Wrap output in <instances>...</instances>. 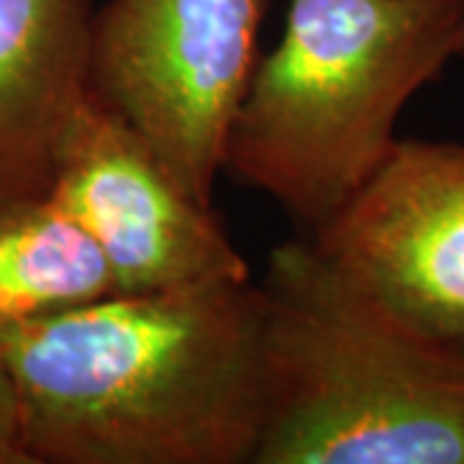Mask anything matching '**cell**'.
<instances>
[{"label": "cell", "mask_w": 464, "mask_h": 464, "mask_svg": "<svg viewBox=\"0 0 464 464\" xmlns=\"http://www.w3.org/2000/svg\"><path fill=\"white\" fill-rule=\"evenodd\" d=\"M32 464H253L264 420L253 279L114 292L0 325Z\"/></svg>", "instance_id": "obj_1"}, {"label": "cell", "mask_w": 464, "mask_h": 464, "mask_svg": "<svg viewBox=\"0 0 464 464\" xmlns=\"http://www.w3.org/2000/svg\"><path fill=\"white\" fill-rule=\"evenodd\" d=\"M261 286L264 420L253 464H464V353L328 264L271 250Z\"/></svg>", "instance_id": "obj_2"}, {"label": "cell", "mask_w": 464, "mask_h": 464, "mask_svg": "<svg viewBox=\"0 0 464 464\" xmlns=\"http://www.w3.org/2000/svg\"><path fill=\"white\" fill-rule=\"evenodd\" d=\"M462 14L464 0H289L222 170L317 232L387 160L408 101L459 57Z\"/></svg>", "instance_id": "obj_3"}, {"label": "cell", "mask_w": 464, "mask_h": 464, "mask_svg": "<svg viewBox=\"0 0 464 464\" xmlns=\"http://www.w3.org/2000/svg\"><path fill=\"white\" fill-rule=\"evenodd\" d=\"M266 8L268 0H106L93 14L88 93L204 204L258 63Z\"/></svg>", "instance_id": "obj_4"}, {"label": "cell", "mask_w": 464, "mask_h": 464, "mask_svg": "<svg viewBox=\"0 0 464 464\" xmlns=\"http://www.w3.org/2000/svg\"><path fill=\"white\" fill-rule=\"evenodd\" d=\"M50 197L96 240L119 292L250 279L212 204L91 93L60 140Z\"/></svg>", "instance_id": "obj_5"}, {"label": "cell", "mask_w": 464, "mask_h": 464, "mask_svg": "<svg viewBox=\"0 0 464 464\" xmlns=\"http://www.w3.org/2000/svg\"><path fill=\"white\" fill-rule=\"evenodd\" d=\"M307 237L351 282L464 353V142L398 140Z\"/></svg>", "instance_id": "obj_6"}, {"label": "cell", "mask_w": 464, "mask_h": 464, "mask_svg": "<svg viewBox=\"0 0 464 464\" xmlns=\"http://www.w3.org/2000/svg\"><path fill=\"white\" fill-rule=\"evenodd\" d=\"M93 0H0V201L47 197L88 93Z\"/></svg>", "instance_id": "obj_7"}, {"label": "cell", "mask_w": 464, "mask_h": 464, "mask_svg": "<svg viewBox=\"0 0 464 464\" xmlns=\"http://www.w3.org/2000/svg\"><path fill=\"white\" fill-rule=\"evenodd\" d=\"M119 292L96 240L47 197L0 201V325Z\"/></svg>", "instance_id": "obj_8"}, {"label": "cell", "mask_w": 464, "mask_h": 464, "mask_svg": "<svg viewBox=\"0 0 464 464\" xmlns=\"http://www.w3.org/2000/svg\"><path fill=\"white\" fill-rule=\"evenodd\" d=\"M0 464H32L21 441L16 390L0 356Z\"/></svg>", "instance_id": "obj_9"}, {"label": "cell", "mask_w": 464, "mask_h": 464, "mask_svg": "<svg viewBox=\"0 0 464 464\" xmlns=\"http://www.w3.org/2000/svg\"><path fill=\"white\" fill-rule=\"evenodd\" d=\"M459 57L464 60V14H462V29H459Z\"/></svg>", "instance_id": "obj_10"}]
</instances>
